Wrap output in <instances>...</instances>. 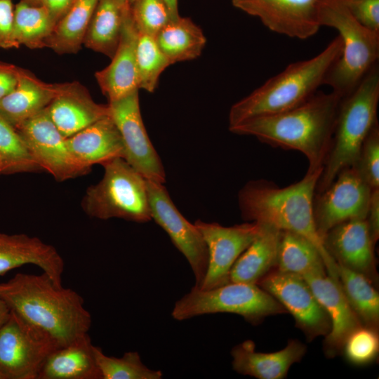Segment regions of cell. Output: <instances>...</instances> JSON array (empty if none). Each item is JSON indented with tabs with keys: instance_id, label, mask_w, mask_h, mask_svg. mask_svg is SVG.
Masks as SVG:
<instances>
[{
	"instance_id": "45",
	"label": "cell",
	"mask_w": 379,
	"mask_h": 379,
	"mask_svg": "<svg viewBox=\"0 0 379 379\" xmlns=\"http://www.w3.org/2000/svg\"><path fill=\"white\" fill-rule=\"evenodd\" d=\"M11 310L0 295V326L9 317Z\"/></svg>"
},
{
	"instance_id": "37",
	"label": "cell",
	"mask_w": 379,
	"mask_h": 379,
	"mask_svg": "<svg viewBox=\"0 0 379 379\" xmlns=\"http://www.w3.org/2000/svg\"><path fill=\"white\" fill-rule=\"evenodd\" d=\"M130 8L138 31L153 36L171 20L163 0H131Z\"/></svg>"
},
{
	"instance_id": "16",
	"label": "cell",
	"mask_w": 379,
	"mask_h": 379,
	"mask_svg": "<svg viewBox=\"0 0 379 379\" xmlns=\"http://www.w3.org/2000/svg\"><path fill=\"white\" fill-rule=\"evenodd\" d=\"M232 5L258 18L270 30L291 38L306 39L321 27L322 0H231Z\"/></svg>"
},
{
	"instance_id": "33",
	"label": "cell",
	"mask_w": 379,
	"mask_h": 379,
	"mask_svg": "<svg viewBox=\"0 0 379 379\" xmlns=\"http://www.w3.org/2000/svg\"><path fill=\"white\" fill-rule=\"evenodd\" d=\"M0 160L2 174L29 173L42 169L17 130L0 117Z\"/></svg>"
},
{
	"instance_id": "36",
	"label": "cell",
	"mask_w": 379,
	"mask_h": 379,
	"mask_svg": "<svg viewBox=\"0 0 379 379\" xmlns=\"http://www.w3.org/2000/svg\"><path fill=\"white\" fill-rule=\"evenodd\" d=\"M379 353L378 331L361 326L346 338L342 349L346 360L354 366H366L378 358Z\"/></svg>"
},
{
	"instance_id": "18",
	"label": "cell",
	"mask_w": 379,
	"mask_h": 379,
	"mask_svg": "<svg viewBox=\"0 0 379 379\" xmlns=\"http://www.w3.org/2000/svg\"><path fill=\"white\" fill-rule=\"evenodd\" d=\"M138 30L133 22L130 4L123 7L120 39L108 66L98 71L95 79L109 101L119 99L139 89L136 64Z\"/></svg>"
},
{
	"instance_id": "34",
	"label": "cell",
	"mask_w": 379,
	"mask_h": 379,
	"mask_svg": "<svg viewBox=\"0 0 379 379\" xmlns=\"http://www.w3.org/2000/svg\"><path fill=\"white\" fill-rule=\"evenodd\" d=\"M135 53L139 89L152 93L161 74L171 64L158 46L154 36L143 32L138 31Z\"/></svg>"
},
{
	"instance_id": "20",
	"label": "cell",
	"mask_w": 379,
	"mask_h": 379,
	"mask_svg": "<svg viewBox=\"0 0 379 379\" xmlns=\"http://www.w3.org/2000/svg\"><path fill=\"white\" fill-rule=\"evenodd\" d=\"M46 110L65 138L109 114L108 105L96 103L87 89L77 81L61 84L59 93Z\"/></svg>"
},
{
	"instance_id": "17",
	"label": "cell",
	"mask_w": 379,
	"mask_h": 379,
	"mask_svg": "<svg viewBox=\"0 0 379 379\" xmlns=\"http://www.w3.org/2000/svg\"><path fill=\"white\" fill-rule=\"evenodd\" d=\"M324 244L338 265L366 277L375 286L378 282L376 259L366 219H353L331 229Z\"/></svg>"
},
{
	"instance_id": "27",
	"label": "cell",
	"mask_w": 379,
	"mask_h": 379,
	"mask_svg": "<svg viewBox=\"0 0 379 379\" xmlns=\"http://www.w3.org/2000/svg\"><path fill=\"white\" fill-rule=\"evenodd\" d=\"M274 269L302 277L327 274L324 258L315 245L290 231H280Z\"/></svg>"
},
{
	"instance_id": "44",
	"label": "cell",
	"mask_w": 379,
	"mask_h": 379,
	"mask_svg": "<svg viewBox=\"0 0 379 379\" xmlns=\"http://www.w3.org/2000/svg\"><path fill=\"white\" fill-rule=\"evenodd\" d=\"M166 4L171 20H175L180 17L178 13V0H163Z\"/></svg>"
},
{
	"instance_id": "2",
	"label": "cell",
	"mask_w": 379,
	"mask_h": 379,
	"mask_svg": "<svg viewBox=\"0 0 379 379\" xmlns=\"http://www.w3.org/2000/svg\"><path fill=\"white\" fill-rule=\"evenodd\" d=\"M0 295L11 311L49 334L58 347L88 333L92 323L83 298L48 274L18 273L0 284Z\"/></svg>"
},
{
	"instance_id": "31",
	"label": "cell",
	"mask_w": 379,
	"mask_h": 379,
	"mask_svg": "<svg viewBox=\"0 0 379 379\" xmlns=\"http://www.w3.org/2000/svg\"><path fill=\"white\" fill-rule=\"evenodd\" d=\"M343 291L362 326L379 331V293L364 275L338 265Z\"/></svg>"
},
{
	"instance_id": "14",
	"label": "cell",
	"mask_w": 379,
	"mask_h": 379,
	"mask_svg": "<svg viewBox=\"0 0 379 379\" xmlns=\"http://www.w3.org/2000/svg\"><path fill=\"white\" fill-rule=\"evenodd\" d=\"M257 285L275 298L293 317L296 327L307 341L326 336L330 331L329 317L302 277L274 269Z\"/></svg>"
},
{
	"instance_id": "5",
	"label": "cell",
	"mask_w": 379,
	"mask_h": 379,
	"mask_svg": "<svg viewBox=\"0 0 379 379\" xmlns=\"http://www.w3.org/2000/svg\"><path fill=\"white\" fill-rule=\"evenodd\" d=\"M378 101L377 63L341 100L330 149L317 184V193L326 190L340 171L356 162L365 139L378 122Z\"/></svg>"
},
{
	"instance_id": "46",
	"label": "cell",
	"mask_w": 379,
	"mask_h": 379,
	"mask_svg": "<svg viewBox=\"0 0 379 379\" xmlns=\"http://www.w3.org/2000/svg\"><path fill=\"white\" fill-rule=\"evenodd\" d=\"M116 1L120 6H124L126 5L130 4V2L131 0H116Z\"/></svg>"
},
{
	"instance_id": "3",
	"label": "cell",
	"mask_w": 379,
	"mask_h": 379,
	"mask_svg": "<svg viewBox=\"0 0 379 379\" xmlns=\"http://www.w3.org/2000/svg\"><path fill=\"white\" fill-rule=\"evenodd\" d=\"M322 169L307 171L298 182L285 187L265 180H252L239 191L238 200L244 220L300 234L319 250L327 274L336 281L338 265L327 252L314 222L313 201Z\"/></svg>"
},
{
	"instance_id": "47",
	"label": "cell",
	"mask_w": 379,
	"mask_h": 379,
	"mask_svg": "<svg viewBox=\"0 0 379 379\" xmlns=\"http://www.w3.org/2000/svg\"><path fill=\"white\" fill-rule=\"evenodd\" d=\"M27 3L34 5H41V0H23Z\"/></svg>"
},
{
	"instance_id": "35",
	"label": "cell",
	"mask_w": 379,
	"mask_h": 379,
	"mask_svg": "<svg viewBox=\"0 0 379 379\" xmlns=\"http://www.w3.org/2000/svg\"><path fill=\"white\" fill-rule=\"evenodd\" d=\"M96 364L102 379H160L161 371L147 368L137 352H128L118 358L104 354L102 349L93 346Z\"/></svg>"
},
{
	"instance_id": "49",
	"label": "cell",
	"mask_w": 379,
	"mask_h": 379,
	"mask_svg": "<svg viewBox=\"0 0 379 379\" xmlns=\"http://www.w3.org/2000/svg\"><path fill=\"white\" fill-rule=\"evenodd\" d=\"M0 379H4V378H3V376L1 375V373H0Z\"/></svg>"
},
{
	"instance_id": "22",
	"label": "cell",
	"mask_w": 379,
	"mask_h": 379,
	"mask_svg": "<svg viewBox=\"0 0 379 379\" xmlns=\"http://www.w3.org/2000/svg\"><path fill=\"white\" fill-rule=\"evenodd\" d=\"M306 352V345L298 340L291 339L284 349L268 353L257 352L254 342L246 340L232 348V365L241 375L258 379H283Z\"/></svg>"
},
{
	"instance_id": "48",
	"label": "cell",
	"mask_w": 379,
	"mask_h": 379,
	"mask_svg": "<svg viewBox=\"0 0 379 379\" xmlns=\"http://www.w3.org/2000/svg\"><path fill=\"white\" fill-rule=\"evenodd\" d=\"M0 174H2V164H1V160H0Z\"/></svg>"
},
{
	"instance_id": "23",
	"label": "cell",
	"mask_w": 379,
	"mask_h": 379,
	"mask_svg": "<svg viewBox=\"0 0 379 379\" xmlns=\"http://www.w3.org/2000/svg\"><path fill=\"white\" fill-rule=\"evenodd\" d=\"M66 142L74 157L88 168L124 159L122 138L110 114L67 138Z\"/></svg>"
},
{
	"instance_id": "30",
	"label": "cell",
	"mask_w": 379,
	"mask_h": 379,
	"mask_svg": "<svg viewBox=\"0 0 379 379\" xmlns=\"http://www.w3.org/2000/svg\"><path fill=\"white\" fill-rule=\"evenodd\" d=\"M98 0H74L58 21L46 42V47L58 54L77 53L84 37Z\"/></svg>"
},
{
	"instance_id": "12",
	"label": "cell",
	"mask_w": 379,
	"mask_h": 379,
	"mask_svg": "<svg viewBox=\"0 0 379 379\" xmlns=\"http://www.w3.org/2000/svg\"><path fill=\"white\" fill-rule=\"evenodd\" d=\"M15 129L41 168L58 181L76 178L91 171V168L81 164L71 153L66 138L51 121L46 108Z\"/></svg>"
},
{
	"instance_id": "19",
	"label": "cell",
	"mask_w": 379,
	"mask_h": 379,
	"mask_svg": "<svg viewBox=\"0 0 379 379\" xmlns=\"http://www.w3.org/2000/svg\"><path fill=\"white\" fill-rule=\"evenodd\" d=\"M326 312L331 329L324 336V351L328 358L341 354L347 336L362 326L350 307L340 284L327 274L303 277Z\"/></svg>"
},
{
	"instance_id": "4",
	"label": "cell",
	"mask_w": 379,
	"mask_h": 379,
	"mask_svg": "<svg viewBox=\"0 0 379 379\" xmlns=\"http://www.w3.org/2000/svg\"><path fill=\"white\" fill-rule=\"evenodd\" d=\"M342 50L343 42L338 35L317 55L288 65L232 106L229 127L250 119L284 112L305 102L324 84Z\"/></svg>"
},
{
	"instance_id": "28",
	"label": "cell",
	"mask_w": 379,
	"mask_h": 379,
	"mask_svg": "<svg viewBox=\"0 0 379 379\" xmlns=\"http://www.w3.org/2000/svg\"><path fill=\"white\" fill-rule=\"evenodd\" d=\"M154 38L171 65L197 58L206 43L201 28L190 18L181 16L170 20Z\"/></svg>"
},
{
	"instance_id": "39",
	"label": "cell",
	"mask_w": 379,
	"mask_h": 379,
	"mask_svg": "<svg viewBox=\"0 0 379 379\" xmlns=\"http://www.w3.org/2000/svg\"><path fill=\"white\" fill-rule=\"evenodd\" d=\"M343 2L361 25L379 33V0H343Z\"/></svg>"
},
{
	"instance_id": "8",
	"label": "cell",
	"mask_w": 379,
	"mask_h": 379,
	"mask_svg": "<svg viewBox=\"0 0 379 379\" xmlns=\"http://www.w3.org/2000/svg\"><path fill=\"white\" fill-rule=\"evenodd\" d=\"M220 312L240 315L253 325H258L267 317L288 313L275 298L258 285L229 282L208 290L194 286L176 302L171 314L175 319L182 321Z\"/></svg>"
},
{
	"instance_id": "26",
	"label": "cell",
	"mask_w": 379,
	"mask_h": 379,
	"mask_svg": "<svg viewBox=\"0 0 379 379\" xmlns=\"http://www.w3.org/2000/svg\"><path fill=\"white\" fill-rule=\"evenodd\" d=\"M261 225L258 237L232 265L229 274L230 282L257 284L274 269L280 230L270 225Z\"/></svg>"
},
{
	"instance_id": "21",
	"label": "cell",
	"mask_w": 379,
	"mask_h": 379,
	"mask_svg": "<svg viewBox=\"0 0 379 379\" xmlns=\"http://www.w3.org/2000/svg\"><path fill=\"white\" fill-rule=\"evenodd\" d=\"M28 264L38 266L62 284L65 262L53 246L25 234L0 233V276Z\"/></svg>"
},
{
	"instance_id": "43",
	"label": "cell",
	"mask_w": 379,
	"mask_h": 379,
	"mask_svg": "<svg viewBox=\"0 0 379 379\" xmlns=\"http://www.w3.org/2000/svg\"><path fill=\"white\" fill-rule=\"evenodd\" d=\"M74 1V0H41V5L47 8L56 25L70 8Z\"/></svg>"
},
{
	"instance_id": "13",
	"label": "cell",
	"mask_w": 379,
	"mask_h": 379,
	"mask_svg": "<svg viewBox=\"0 0 379 379\" xmlns=\"http://www.w3.org/2000/svg\"><path fill=\"white\" fill-rule=\"evenodd\" d=\"M146 182L152 219L168 234L186 258L194 274V286L200 288L208 267V251L201 232L177 209L163 184L147 180Z\"/></svg>"
},
{
	"instance_id": "29",
	"label": "cell",
	"mask_w": 379,
	"mask_h": 379,
	"mask_svg": "<svg viewBox=\"0 0 379 379\" xmlns=\"http://www.w3.org/2000/svg\"><path fill=\"white\" fill-rule=\"evenodd\" d=\"M123 7L116 0H98L84 40L87 48L113 57L120 39Z\"/></svg>"
},
{
	"instance_id": "32",
	"label": "cell",
	"mask_w": 379,
	"mask_h": 379,
	"mask_svg": "<svg viewBox=\"0 0 379 379\" xmlns=\"http://www.w3.org/2000/svg\"><path fill=\"white\" fill-rule=\"evenodd\" d=\"M55 23L44 5H34L20 0L14 7L13 36L18 48L46 47Z\"/></svg>"
},
{
	"instance_id": "11",
	"label": "cell",
	"mask_w": 379,
	"mask_h": 379,
	"mask_svg": "<svg viewBox=\"0 0 379 379\" xmlns=\"http://www.w3.org/2000/svg\"><path fill=\"white\" fill-rule=\"evenodd\" d=\"M138 91L109 101V114L122 138L124 159L146 180L164 184L165 171L144 126Z\"/></svg>"
},
{
	"instance_id": "38",
	"label": "cell",
	"mask_w": 379,
	"mask_h": 379,
	"mask_svg": "<svg viewBox=\"0 0 379 379\" xmlns=\"http://www.w3.org/2000/svg\"><path fill=\"white\" fill-rule=\"evenodd\" d=\"M352 166L372 190L379 188V126L378 122L365 139L357 159Z\"/></svg>"
},
{
	"instance_id": "1",
	"label": "cell",
	"mask_w": 379,
	"mask_h": 379,
	"mask_svg": "<svg viewBox=\"0 0 379 379\" xmlns=\"http://www.w3.org/2000/svg\"><path fill=\"white\" fill-rule=\"evenodd\" d=\"M341 100L333 91L317 92L293 109L250 119L229 129L273 147L299 151L307 159V171L323 170Z\"/></svg>"
},
{
	"instance_id": "25",
	"label": "cell",
	"mask_w": 379,
	"mask_h": 379,
	"mask_svg": "<svg viewBox=\"0 0 379 379\" xmlns=\"http://www.w3.org/2000/svg\"><path fill=\"white\" fill-rule=\"evenodd\" d=\"M88 333L53 350L37 379H102Z\"/></svg>"
},
{
	"instance_id": "41",
	"label": "cell",
	"mask_w": 379,
	"mask_h": 379,
	"mask_svg": "<svg viewBox=\"0 0 379 379\" xmlns=\"http://www.w3.org/2000/svg\"><path fill=\"white\" fill-rule=\"evenodd\" d=\"M21 69L14 65L0 61V100L16 86Z\"/></svg>"
},
{
	"instance_id": "24",
	"label": "cell",
	"mask_w": 379,
	"mask_h": 379,
	"mask_svg": "<svg viewBox=\"0 0 379 379\" xmlns=\"http://www.w3.org/2000/svg\"><path fill=\"white\" fill-rule=\"evenodd\" d=\"M61 84H47L21 69L16 86L0 100V117L15 128L46 109L58 95Z\"/></svg>"
},
{
	"instance_id": "42",
	"label": "cell",
	"mask_w": 379,
	"mask_h": 379,
	"mask_svg": "<svg viewBox=\"0 0 379 379\" xmlns=\"http://www.w3.org/2000/svg\"><path fill=\"white\" fill-rule=\"evenodd\" d=\"M366 220L371 239L375 244L379 238V188L371 191Z\"/></svg>"
},
{
	"instance_id": "9",
	"label": "cell",
	"mask_w": 379,
	"mask_h": 379,
	"mask_svg": "<svg viewBox=\"0 0 379 379\" xmlns=\"http://www.w3.org/2000/svg\"><path fill=\"white\" fill-rule=\"evenodd\" d=\"M58 347L49 334L11 310L0 326V373L4 379H37Z\"/></svg>"
},
{
	"instance_id": "10",
	"label": "cell",
	"mask_w": 379,
	"mask_h": 379,
	"mask_svg": "<svg viewBox=\"0 0 379 379\" xmlns=\"http://www.w3.org/2000/svg\"><path fill=\"white\" fill-rule=\"evenodd\" d=\"M371 191L352 166L340 171L326 190L314 197V222L323 241L335 226L353 219H366Z\"/></svg>"
},
{
	"instance_id": "7",
	"label": "cell",
	"mask_w": 379,
	"mask_h": 379,
	"mask_svg": "<svg viewBox=\"0 0 379 379\" xmlns=\"http://www.w3.org/2000/svg\"><path fill=\"white\" fill-rule=\"evenodd\" d=\"M102 166V178L86 190L81 200L84 212L101 220L117 218L136 222L152 220L146 179L123 158Z\"/></svg>"
},
{
	"instance_id": "40",
	"label": "cell",
	"mask_w": 379,
	"mask_h": 379,
	"mask_svg": "<svg viewBox=\"0 0 379 379\" xmlns=\"http://www.w3.org/2000/svg\"><path fill=\"white\" fill-rule=\"evenodd\" d=\"M14 7L11 0H0V48H18L13 36Z\"/></svg>"
},
{
	"instance_id": "6",
	"label": "cell",
	"mask_w": 379,
	"mask_h": 379,
	"mask_svg": "<svg viewBox=\"0 0 379 379\" xmlns=\"http://www.w3.org/2000/svg\"><path fill=\"white\" fill-rule=\"evenodd\" d=\"M320 26L338 32L343 42L340 58L328 70L324 84L342 98L349 95L371 69L379 55V33L361 25L343 0H322L319 11Z\"/></svg>"
},
{
	"instance_id": "15",
	"label": "cell",
	"mask_w": 379,
	"mask_h": 379,
	"mask_svg": "<svg viewBox=\"0 0 379 379\" xmlns=\"http://www.w3.org/2000/svg\"><path fill=\"white\" fill-rule=\"evenodd\" d=\"M194 225L201 232L208 251V267L199 288L208 290L230 282V270L260 232L262 225L256 222L231 227L198 220Z\"/></svg>"
}]
</instances>
